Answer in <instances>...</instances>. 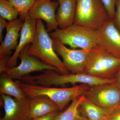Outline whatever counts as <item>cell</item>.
<instances>
[{
	"mask_svg": "<svg viewBox=\"0 0 120 120\" xmlns=\"http://www.w3.org/2000/svg\"><path fill=\"white\" fill-rule=\"evenodd\" d=\"M49 0V1H51V0ZM58 0V1H59L60 0Z\"/></svg>",
	"mask_w": 120,
	"mask_h": 120,
	"instance_id": "31",
	"label": "cell"
},
{
	"mask_svg": "<svg viewBox=\"0 0 120 120\" xmlns=\"http://www.w3.org/2000/svg\"><path fill=\"white\" fill-rule=\"evenodd\" d=\"M84 95L95 105L110 111L120 106V90L113 82L90 86Z\"/></svg>",
	"mask_w": 120,
	"mask_h": 120,
	"instance_id": "7",
	"label": "cell"
},
{
	"mask_svg": "<svg viewBox=\"0 0 120 120\" xmlns=\"http://www.w3.org/2000/svg\"><path fill=\"white\" fill-rule=\"evenodd\" d=\"M28 45L24 48L19 56V58L21 60V64L17 67L11 68L8 67L5 69L4 73L13 79L17 80L31 72L43 71L47 69H53L60 73L58 70L54 67L45 64L35 57L28 55L27 53Z\"/></svg>",
	"mask_w": 120,
	"mask_h": 120,
	"instance_id": "9",
	"label": "cell"
},
{
	"mask_svg": "<svg viewBox=\"0 0 120 120\" xmlns=\"http://www.w3.org/2000/svg\"><path fill=\"white\" fill-rule=\"evenodd\" d=\"M107 120V119H106V118H105V119H104V120Z\"/></svg>",
	"mask_w": 120,
	"mask_h": 120,
	"instance_id": "30",
	"label": "cell"
},
{
	"mask_svg": "<svg viewBox=\"0 0 120 120\" xmlns=\"http://www.w3.org/2000/svg\"><path fill=\"white\" fill-rule=\"evenodd\" d=\"M15 82L27 97L46 96L56 104L60 111L74 99L84 95L90 87L86 84H80L69 88H58L26 83L19 80Z\"/></svg>",
	"mask_w": 120,
	"mask_h": 120,
	"instance_id": "2",
	"label": "cell"
},
{
	"mask_svg": "<svg viewBox=\"0 0 120 120\" xmlns=\"http://www.w3.org/2000/svg\"><path fill=\"white\" fill-rule=\"evenodd\" d=\"M22 79L26 83L49 87L52 85L64 87L68 84L73 86L78 83L91 86L113 82L112 79H100L84 73L61 74L52 69L44 71L43 73L37 75L25 76Z\"/></svg>",
	"mask_w": 120,
	"mask_h": 120,
	"instance_id": "1",
	"label": "cell"
},
{
	"mask_svg": "<svg viewBox=\"0 0 120 120\" xmlns=\"http://www.w3.org/2000/svg\"><path fill=\"white\" fill-rule=\"evenodd\" d=\"M49 35L72 49L91 50L98 46L96 30L80 25L73 24L64 29L57 28Z\"/></svg>",
	"mask_w": 120,
	"mask_h": 120,
	"instance_id": "4",
	"label": "cell"
},
{
	"mask_svg": "<svg viewBox=\"0 0 120 120\" xmlns=\"http://www.w3.org/2000/svg\"><path fill=\"white\" fill-rule=\"evenodd\" d=\"M59 2L46 0H36L28 12L31 19L37 20L42 19L46 22L47 32L55 30L58 24L56 18V11L59 7Z\"/></svg>",
	"mask_w": 120,
	"mask_h": 120,
	"instance_id": "11",
	"label": "cell"
},
{
	"mask_svg": "<svg viewBox=\"0 0 120 120\" xmlns=\"http://www.w3.org/2000/svg\"><path fill=\"white\" fill-rule=\"evenodd\" d=\"M120 67V59L98 46L91 50L83 73L94 77L112 79Z\"/></svg>",
	"mask_w": 120,
	"mask_h": 120,
	"instance_id": "6",
	"label": "cell"
},
{
	"mask_svg": "<svg viewBox=\"0 0 120 120\" xmlns=\"http://www.w3.org/2000/svg\"><path fill=\"white\" fill-rule=\"evenodd\" d=\"M4 116L0 120H33L30 115V99L19 101L11 96L1 94Z\"/></svg>",
	"mask_w": 120,
	"mask_h": 120,
	"instance_id": "12",
	"label": "cell"
},
{
	"mask_svg": "<svg viewBox=\"0 0 120 120\" xmlns=\"http://www.w3.org/2000/svg\"><path fill=\"white\" fill-rule=\"evenodd\" d=\"M19 15L16 9L7 0H0V15L9 22L17 19Z\"/></svg>",
	"mask_w": 120,
	"mask_h": 120,
	"instance_id": "21",
	"label": "cell"
},
{
	"mask_svg": "<svg viewBox=\"0 0 120 120\" xmlns=\"http://www.w3.org/2000/svg\"><path fill=\"white\" fill-rule=\"evenodd\" d=\"M106 119L109 120H120V107L110 112Z\"/></svg>",
	"mask_w": 120,
	"mask_h": 120,
	"instance_id": "24",
	"label": "cell"
},
{
	"mask_svg": "<svg viewBox=\"0 0 120 120\" xmlns=\"http://www.w3.org/2000/svg\"><path fill=\"white\" fill-rule=\"evenodd\" d=\"M60 111L53 112L45 116L34 118L33 120H54Z\"/></svg>",
	"mask_w": 120,
	"mask_h": 120,
	"instance_id": "26",
	"label": "cell"
},
{
	"mask_svg": "<svg viewBox=\"0 0 120 120\" xmlns=\"http://www.w3.org/2000/svg\"><path fill=\"white\" fill-rule=\"evenodd\" d=\"M19 12V19L24 22L28 12L36 0H7Z\"/></svg>",
	"mask_w": 120,
	"mask_h": 120,
	"instance_id": "20",
	"label": "cell"
},
{
	"mask_svg": "<svg viewBox=\"0 0 120 120\" xmlns=\"http://www.w3.org/2000/svg\"><path fill=\"white\" fill-rule=\"evenodd\" d=\"M110 20L101 0H77L73 24L97 30Z\"/></svg>",
	"mask_w": 120,
	"mask_h": 120,
	"instance_id": "5",
	"label": "cell"
},
{
	"mask_svg": "<svg viewBox=\"0 0 120 120\" xmlns=\"http://www.w3.org/2000/svg\"><path fill=\"white\" fill-rule=\"evenodd\" d=\"M113 22L120 33V0H117L116 14Z\"/></svg>",
	"mask_w": 120,
	"mask_h": 120,
	"instance_id": "23",
	"label": "cell"
},
{
	"mask_svg": "<svg viewBox=\"0 0 120 120\" xmlns=\"http://www.w3.org/2000/svg\"><path fill=\"white\" fill-rule=\"evenodd\" d=\"M7 22L5 21V19L2 17H0V42L2 43V38H3V30L6 27Z\"/></svg>",
	"mask_w": 120,
	"mask_h": 120,
	"instance_id": "27",
	"label": "cell"
},
{
	"mask_svg": "<svg viewBox=\"0 0 120 120\" xmlns=\"http://www.w3.org/2000/svg\"><path fill=\"white\" fill-rule=\"evenodd\" d=\"M75 120H89L88 118L82 114L79 113Z\"/></svg>",
	"mask_w": 120,
	"mask_h": 120,
	"instance_id": "29",
	"label": "cell"
},
{
	"mask_svg": "<svg viewBox=\"0 0 120 120\" xmlns=\"http://www.w3.org/2000/svg\"><path fill=\"white\" fill-rule=\"evenodd\" d=\"M37 21L35 37L31 45L27 46V53L56 68L60 74H68V71L55 52L53 40L48 34L41 20L38 19Z\"/></svg>",
	"mask_w": 120,
	"mask_h": 120,
	"instance_id": "3",
	"label": "cell"
},
{
	"mask_svg": "<svg viewBox=\"0 0 120 120\" xmlns=\"http://www.w3.org/2000/svg\"><path fill=\"white\" fill-rule=\"evenodd\" d=\"M23 22L19 19L7 22V34L4 40L0 45V57L8 56L12 50L16 49L19 31L22 29Z\"/></svg>",
	"mask_w": 120,
	"mask_h": 120,
	"instance_id": "14",
	"label": "cell"
},
{
	"mask_svg": "<svg viewBox=\"0 0 120 120\" xmlns=\"http://www.w3.org/2000/svg\"><path fill=\"white\" fill-rule=\"evenodd\" d=\"M97 45L105 52L120 59V33L112 20L96 30Z\"/></svg>",
	"mask_w": 120,
	"mask_h": 120,
	"instance_id": "10",
	"label": "cell"
},
{
	"mask_svg": "<svg viewBox=\"0 0 120 120\" xmlns=\"http://www.w3.org/2000/svg\"><path fill=\"white\" fill-rule=\"evenodd\" d=\"M113 83L120 90V67L112 78Z\"/></svg>",
	"mask_w": 120,
	"mask_h": 120,
	"instance_id": "28",
	"label": "cell"
},
{
	"mask_svg": "<svg viewBox=\"0 0 120 120\" xmlns=\"http://www.w3.org/2000/svg\"><path fill=\"white\" fill-rule=\"evenodd\" d=\"M119 107H120V106H119ZM119 107H118V108H119Z\"/></svg>",
	"mask_w": 120,
	"mask_h": 120,
	"instance_id": "32",
	"label": "cell"
},
{
	"mask_svg": "<svg viewBox=\"0 0 120 120\" xmlns=\"http://www.w3.org/2000/svg\"><path fill=\"white\" fill-rule=\"evenodd\" d=\"M0 94L13 97L19 101H24L27 98L16 82L4 72L0 73Z\"/></svg>",
	"mask_w": 120,
	"mask_h": 120,
	"instance_id": "17",
	"label": "cell"
},
{
	"mask_svg": "<svg viewBox=\"0 0 120 120\" xmlns=\"http://www.w3.org/2000/svg\"><path fill=\"white\" fill-rule=\"evenodd\" d=\"M79 110L89 120H103L107 118L111 112L99 107L85 97L80 105Z\"/></svg>",
	"mask_w": 120,
	"mask_h": 120,
	"instance_id": "18",
	"label": "cell"
},
{
	"mask_svg": "<svg viewBox=\"0 0 120 120\" xmlns=\"http://www.w3.org/2000/svg\"><path fill=\"white\" fill-rule=\"evenodd\" d=\"M53 40L54 50L62 57L68 71L72 73H83L91 50L69 49L57 40Z\"/></svg>",
	"mask_w": 120,
	"mask_h": 120,
	"instance_id": "8",
	"label": "cell"
},
{
	"mask_svg": "<svg viewBox=\"0 0 120 120\" xmlns=\"http://www.w3.org/2000/svg\"><path fill=\"white\" fill-rule=\"evenodd\" d=\"M56 18L60 29H64L74 24L77 0H60Z\"/></svg>",
	"mask_w": 120,
	"mask_h": 120,
	"instance_id": "15",
	"label": "cell"
},
{
	"mask_svg": "<svg viewBox=\"0 0 120 120\" xmlns=\"http://www.w3.org/2000/svg\"><path fill=\"white\" fill-rule=\"evenodd\" d=\"M109 13L110 19L113 20L116 12L117 0H101Z\"/></svg>",
	"mask_w": 120,
	"mask_h": 120,
	"instance_id": "22",
	"label": "cell"
},
{
	"mask_svg": "<svg viewBox=\"0 0 120 120\" xmlns=\"http://www.w3.org/2000/svg\"><path fill=\"white\" fill-rule=\"evenodd\" d=\"M84 98L83 95L74 99L68 108L58 114L54 120H75L79 113V107Z\"/></svg>",
	"mask_w": 120,
	"mask_h": 120,
	"instance_id": "19",
	"label": "cell"
},
{
	"mask_svg": "<svg viewBox=\"0 0 120 120\" xmlns=\"http://www.w3.org/2000/svg\"><path fill=\"white\" fill-rule=\"evenodd\" d=\"M11 57L9 56L0 57V73L4 72L5 69L8 68V63Z\"/></svg>",
	"mask_w": 120,
	"mask_h": 120,
	"instance_id": "25",
	"label": "cell"
},
{
	"mask_svg": "<svg viewBox=\"0 0 120 120\" xmlns=\"http://www.w3.org/2000/svg\"><path fill=\"white\" fill-rule=\"evenodd\" d=\"M29 99L30 115L33 119L60 111L56 104L46 96L41 95Z\"/></svg>",
	"mask_w": 120,
	"mask_h": 120,
	"instance_id": "16",
	"label": "cell"
},
{
	"mask_svg": "<svg viewBox=\"0 0 120 120\" xmlns=\"http://www.w3.org/2000/svg\"><path fill=\"white\" fill-rule=\"evenodd\" d=\"M37 28V21L31 19L28 15L24 22L20 32V38L17 48L11 57L7 66L11 68L15 67L17 59L21 51L26 46L31 44L34 40Z\"/></svg>",
	"mask_w": 120,
	"mask_h": 120,
	"instance_id": "13",
	"label": "cell"
}]
</instances>
